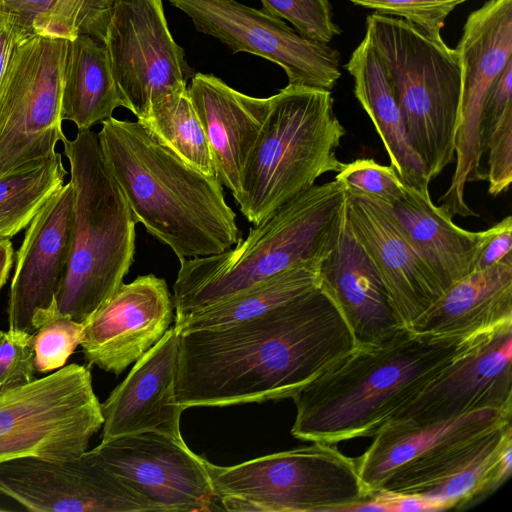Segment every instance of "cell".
<instances>
[{
	"mask_svg": "<svg viewBox=\"0 0 512 512\" xmlns=\"http://www.w3.org/2000/svg\"><path fill=\"white\" fill-rule=\"evenodd\" d=\"M357 345L320 284L252 319L180 333L176 399L185 410L292 398Z\"/></svg>",
	"mask_w": 512,
	"mask_h": 512,
	"instance_id": "cell-1",
	"label": "cell"
},
{
	"mask_svg": "<svg viewBox=\"0 0 512 512\" xmlns=\"http://www.w3.org/2000/svg\"><path fill=\"white\" fill-rule=\"evenodd\" d=\"M472 337L401 327L381 341L358 344L292 396L296 418L291 434L330 445L373 437Z\"/></svg>",
	"mask_w": 512,
	"mask_h": 512,
	"instance_id": "cell-2",
	"label": "cell"
},
{
	"mask_svg": "<svg viewBox=\"0 0 512 512\" xmlns=\"http://www.w3.org/2000/svg\"><path fill=\"white\" fill-rule=\"evenodd\" d=\"M97 133L100 149L133 218L179 261L224 252L242 240L217 176L187 165L138 121L113 116Z\"/></svg>",
	"mask_w": 512,
	"mask_h": 512,
	"instance_id": "cell-3",
	"label": "cell"
},
{
	"mask_svg": "<svg viewBox=\"0 0 512 512\" xmlns=\"http://www.w3.org/2000/svg\"><path fill=\"white\" fill-rule=\"evenodd\" d=\"M345 200L342 182L314 184L250 228L234 248L181 260L173 285L175 321L293 266L322 262L337 242Z\"/></svg>",
	"mask_w": 512,
	"mask_h": 512,
	"instance_id": "cell-4",
	"label": "cell"
},
{
	"mask_svg": "<svg viewBox=\"0 0 512 512\" xmlns=\"http://www.w3.org/2000/svg\"><path fill=\"white\" fill-rule=\"evenodd\" d=\"M73 192L72 247L56 296L58 312L85 323L123 283L134 261L135 226L128 202L102 155L97 133L62 141Z\"/></svg>",
	"mask_w": 512,
	"mask_h": 512,
	"instance_id": "cell-5",
	"label": "cell"
},
{
	"mask_svg": "<svg viewBox=\"0 0 512 512\" xmlns=\"http://www.w3.org/2000/svg\"><path fill=\"white\" fill-rule=\"evenodd\" d=\"M333 103L329 90L290 84L270 97L237 203L248 222L259 224L319 177L343 168L337 149L346 132Z\"/></svg>",
	"mask_w": 512,
	"mask_h": 512,
	"instance_id": "cell-6",
	"label": "cell"
},
{
	"mask_svg": "<svg viewBox=\"0 0 512 512\" xmlns=\"http://www.w3.org/2000/svg\"><path fill=\"white\" fill-rule=\"evenodd\" d=\"M365 36L385 65L407 136L431 181L455 160L459 52L409 21L377 12L367 17Z\"/></svg>",
	"mask_w": 512,
	"mask_h": 512,
	"instance_id": "cell-7",
	"label": "cell"
},
{
	"mask_svg": "<svg viewBox=\"0 0 512 512\" xmlns=\"http://www.w3.org/2000/svg\"><path fill=\"white\" fill-rule=\"evenodd\" d=\"M223 509L238 512H348L371 495L356 458L330 444L273 453L232 466L204 460Z\"/></svg>",
	"mask_w": 512,
	"mask_h": 512,
	"instance_id": "cell-8",
	"label": "cell"
},
{
	"mask_svg": "<svg viewBox=\"0 0 512 512\" xmlns=\"http://www.w3.org/2000/svg\"><path fill=\"white\" fill-rule=\"evenodd\" d=\"M103 422L90 369L63 366L0 396V463L78 457Z\"/></svg>",
	"mask_w": 512,
	"mask_h": 512,
	"instance_id": "cell-9",
	"label": "cell"
},
{
	"mask_svg": "<svg viewBox=\"0 0 512 512\" xmlns=\"http://www.w3.org/2000/svg\"><path fill=\"white\" fill-rule=\"evenodd\" d=\"M68 43L35 34L14 49L0 83V177L53 155L66 137L62 93Z\"/></svg>",
	"mask_w": 512,
	"mask_h": 512,
	"instance_id": "cell-10",
	"label": "cell"
},
{
	"mask_svg": "<svg viewBox=\"0 0 512 512\" xmlns=\"http://www.w3.org/2000/svg\"><path fill=\"white\" fill-rule=\"evenodd\" d=\"M103 43L123 107L137 119L194 75L175 42L163 0H113Z\"/></svg>",
	"mask_w": 512,
	"mask_h": 512,
	"instance_id": "cell-11",
	"label": "cell"
},
{
	"mask_svg": "<svg viewBox=\"0 0 512 512\" xmlns=\"http://www.w3.org/2000/svg\"><path fill=\"white\" fill-rule=\"evenodd\" d=\"M456 49L462 68L460 118L455 137L456 166L438 202L465 213L466 184L481 180L484 150L483 109L488 91L512 61V0H488L471 12Z\"/></svg>",
	"mask_w": 512,
	"mask_h": 512,
	"instance_id": "cell-12",
	"label": "cell"
},
{
	"mask_svg": "<svg viewBox=\"0 0 512 512\" xmlns=\"http://www.w3.org/2000/svg\"><path fill=\"white\" fill-rule=\"evenodd\" d=\"M195 28L225 44L279 65L288 84L329 90L341 76L340 54L301 36L284 20L235 0H169Z\"/></svg>",
	"mask_w": 512,
	"mask_h": 512,
	"instance_id": "cell-13",
	"label": "cell"
},
{
	"mask_svg": "<svg viewBox=\"0 0 512 512\" xmlns=\"http://www.w3.org/2000/svg\"><path fill=\"white\" fill-rule=\"evenodd\" d=\"M0 493L37 512L161 511L92 450L66 460L22 457L1 462Z\"/></svg>",
	"mask_w": 512,
	"mask_h": 512,
	"instance_id": "cell-14",
	"label": "cell"
},
{
	"mask_svg": "<svg viewBox=\"0 0 512 512\" xmlns=\"http://www.w3.org/2000/svg\"><path fill=\"white\" fill-rule=\"evenodd\" d=\"M484 409L512 413V323L473 335L389 422L426 424Z\"/></svg>",
	"mask_w": 512,
	"mask_h": 512,
	"instance_id": "cell-15",
	"label": "cell"
},
{
	"mask_svg": "<svg viewBox=\"0 0 512 512\" xmlns=\"http://www.w3.org/2000/svg\"><path fill=\"white\" fill-rule=\"evenodd\" d=\"M512 472L511 422L445 446L395 470L377 491L418 496L441 510L477 503Z\"/></svg>",
	"mask_w": 512,
	"mask_h": 512,
	"instance_id": "cell-16",
	"label": "cell"
},
{
	"mask_svg": "<svg viewBox=\"0 0 512 512\" xmlns=\"http://www.w3.org/2000/svg\"><path fill=\"white\" fill-rule=\"evenodd\" d=\"M92 451L161 511L217 509L205 458L191 451L183 438L145 431L101 441Z\"/></svg>",
	"mask_w": 512,
	"mask_h": 512,
	"instance_id": "cell-17",
	"label": "cell"
},
{
	"mask_svg": "<svg viewBox=\"0 0 512 512\" xmlns=\"http://www.w3.org/2000/svg\"><path fill=\"white\" fill-rule=\"evenodd\" d=\"M345 217L387 292L399 324L409 328L444 293L399 226L391 206L346 191Z\"/></svg>",
	"mask_w": 512,
	"mask_h": 512,
	"instance_id": "cell-18",
	"label": "cell"
},
{
	"mask_svg": "<svg viewBox=\"0 0 512 512\" xmlns=\"http://www.w3.org/2000/svg\"><path fill=\"white\" fill-rule=\"evenodd\" d=\"M73 192L61 186L34 216L17 252L7 315L10 329L33 334L57 304L72 247Z\"/></svg>",
	"mask_w": 512,
	"mask_h": 512,
	"instance_id": "cell-19",
	"label": "cell"
},
{
	"mask_svg": "<svg viewBox=\"0 0 512 512\" xmlns=\"http://www.w3.org/2000/svg\"><path fill=\"white\" fill-rule=\"evenodd\" d=\"M173 310L165 279L147 274L122 283L85 322V359L119 375L164 336Z\"/></svg>",
	"mask_w": 512,
	"mask_h": 512,
	"instance_id": "cell-20",
	"label": "cell"
},
{
	"mask_svg": "<svg viewBox=\"0 0 512 512\" xmlns=\"http://www.w3.org/2000/svg\"><path fill=\"white\" fill-rule=\"evenodd\" d=\"M178 355L179 334L173 326L101 404L102 441L145 431L183 438L180 418L184 409L175 392Z\"/></svg>",
	"mask_w": 512,
	"mask_h": 512,
	"instance_id": "cell-21",
	"label": "cell"
},
{
	"mask_svg": "<svg viewBox=\"0 0 512 512\" xmlns=\"http://www.w3.org/2000/svg\"><path fill=\"white\" fill-rule=\"evenodd\" d=\"M188 91L209 143L216 176L238 203L243 171L267 117L270 97L246 95L200 72L190 79Z\"/></svg>",
	"mask_w": 512,
	"mask_h": 512,
	"instance_id": "cell-22",
	"label": "cell"
},
{
	"mask_svg": "<svg viewBox=\"0 0 512 512\" xmlns=\"http://www.w3.org/2000/svg\"><path fill=\"white\" fill-rule=\"evenodd\" d=\"M320 284L333 296L358 344L381 341L401 327L385 287L344 216L337 242L320 265Z\"/></svg>",
	"mask_w": 512,
	"mask_h": 512,
	"instance_id": "cell-23",
	"label": "cell"
},
{
	"mask_svg": "<svg viewBox=\"0 0 512 512\" xmlns=\"http://www.w3.org/2000/svg\"><path fill=\"white\" fill-rule=\"evenodd\" d=\"M511 416L512 413L497 409H484L426 424L388 422L376 432L366 451L356 458L361 481L372 495L402 465L509 423Z\"/></svg>",
	"mask_w": 512,
	"mask_h": 512,
	"instance_id": "cell-24",
	"label": "cell"
},
{
	"mask_svg": "<svg viewBox=\"0 0 512 512\" xmlns=\"http://www.w3.org/2000/svg\"><path fill=\"white\" fill-rule=\"evenodd\" d=\"M512 323V253L451 285L409 329L470 336Z\"/></svg>",
	"mask_w": 512,
	"mask_h": 512,
	"instance_id": "cell-25",
	"label": "cell"
},
{
	"mask_svg": "<svg viewBox=\"0 0 512 512\" xmlns=\"http://www.w3.org/2000/svg\"><path fill=\"white\" fill-rule=\"evenodd\" d=\"M404 191L403 198L391 206L392 212L445 292L472 272L480 232L457 226L444 207L432 202L429 193L407 184Z\"/></svg>",
	"mask_w": 512,
	"mask_h": 512,
	"instance_id": "cell-26",
	"label": "cell"
},
{
	"mask_svg": "<svg viewBox=\"0 0 512 512\" xmlns=\"http://www.w3.org/2000/svg\"><path fill=\"white\" fill-rule=\"evenodd\" d=\"M344 67L353 78L354 95L381 138L390 165L405 184L429 193L430 181L407 136L385 65L367 36Z\"/></svg>",
	"mask_w": 512,
	"mask_h": 512,
	"instance_id": "cell-27",
	"label": "cell"
},
{
	"mask_svg": "<svg viewBox=\"0 0 512 512\" xmlns=\"http://www.w3.org/2000/svg\"><path fill=\"white\" fill-rule=\"evenodd\" d=\"M123 107L103 42L79 34L69 40L62 93V118L90 129Z\"/></svg>",
	"mask_w": 512,
	"mask_h": 512,
	"instance_id": "cell-28",
	"label": "cell"
},
{
	"mask_svg": "<svg viewBox=\"0 0 512 512\" xmlns=\"http://www.w3.org/2000/svg\"><path fill=\"white\" fill-rule=\"evenodd\" d=\"M319 261L293 266L226 300L175 321L178 334L237 324L284 304L320 285Z\"/></svg>",
	"mask_w": 512,
	"mask_h": 512,
	"instance_id": "cell-29",
	"label": "cell"
},
{
	"mask_svg": "<svg viewBox=\"0 0 512 512\" xmlns=\"http://www.w3.org/2000/svg\"><path fill=\"white\" fill-rule=\"evenodd\" d=\"M137 121L160 145L192 168L216 176L209 143L188 87L155 101Z\"/></svg>",
	"mask_w": 512,
	"mask_h": 512,
	"instance_id": "cell-30",
	"label": "cell"
},
{
	"mask_svg": "<svg viewBox=\"0 0 512 512\" xmlns=\"http://www.w3.org/2000/svg\"><path fill=\"white\" fill-rule=\"evenodd\" d=\"M66 176L62 155L55 152L0 177V239L26 228Z\"/></svg>",
	"mask_w": 512,
	"mask_h": 512,
	"instance_id": "cell-31",
	"label": "cell"
},
{
	"mask_svg": "<svg viewBox=\"0 0 512 512\" xmlns=\"http://www.w3.org/2000/svg\"><path fill=\"white\" fill-rule=\"evenodd\" d=\"M85 323L58 311L33 333L35 370L47 373L65 366L84 338Z\"/></svg>",
	"mask_w": 512,
	"mask_h": 512,
	"instance_id": "cell-32",
	"label": "cell"
},
{
	"mask_svg": "<svg viewBox=\"0 0 512 512\" xmlns=\"http://www.w3.org/2000/svg\"><path fill=\"white\" fill-rule=\"evenodd\" d=\"M261 10L294 26L304 38L329 43L341 29L333 21L329 0H260Z\"/></svg>",
	"mask_w": 512,
	"mask_h": 512,
	"instance_id": "cell-33",
	"label": "cell"
},
{
	"mask_svg": "<svg viewBox=\"0 0 512 512\" xmlns=\"http://www.w3.org/2000/svg\"><path fill=\"white\" fill-rule=\"evenodd\" d=\"M334 179L342 182L347 192L369 196L390 206L405 194V183L395 169L369 158L344 163Z\"/></svg>",
	"mask_w": 512,
	"mask_h": 512,
	"instance_id": "cell-34",
	"label": "cell"
},
{
	"mask_svg": "<svg viewBox=\"0 0 512 512\" xmlns=\"http://www.w3.org/2000/svg\"><path fill=\"white\" fill-rule=\"evenodd\" d=\"M373 9L379 14L398 16L409 21L437 41H443L441 30L448 15L469 0H347Z\"/></svg>",
	"mask_w": 512,
	"mask_h": 512,
	"instance_id": "cell-35",
	"label": "cell"
},
{
	"mask_svg": "<svg viewBox=\"0 0 512 512\" xmlns=\"http://www.w3.org/2000/svg\"><path fill=\"white\" fill-rule=\"evenodd\" d=\"M33 334L0 331V396L35 380Z\"/></svg>",
	"mask_w": 512,
	"mask_h": 512,
	"instance_id": "cell-36",
	"label": "cell"
},
{
	"mask_svg": "<svg viewBox=\"0 0 512 512\" xmlns=\"http://www.w3.org/2000/svg\"><path fill=\"white\" fill-rule=\"evenodd\" d=\"M484 150H488V192L497 196L512 181V110L486 127Z\"/></svg>",
	"mask_w": 512,
	"mask_h": 512,
	"instance_id": "cell-37",
	"label": "cell"
},
{
	"mask_svg": "<svg viewBox=\"0 0 512 512\" xmlns=\"http://www.w3.org/2000/svg\"><path fill=\"white\" fill-rule=\"evenodd\" d=\"M58 0H0V21L14 26L22 40L41 34Z\"/></svg>",
	"mask_w": 512,
	"mask_h": 512,
	"instance_id": "cell-38",
	"label": "cell"
},
{
	"mask_svg": "<svg viewBox=\"0 0 512 512\" xmlns=\"http://www.w3.org/2000/svg\"><path fill=\"white\" fill-rule=\"evenodd\" d=\"M510 253H512V217L509 215L487 230L480 231L472 271L486 269Z\"/></svg>",
	"mask_w": 512,
	"mask_h": 512,
	"instance_id": "cell-39",
	"label": "cell"
},
{
	"mask_svg": "<svg viewBox=\"0 0 512 512\" xmlns=\"http://www.w3.org/2000/svg\"><path fill=\"white\" fill-rule=\"evenodd\" d=\"M385 492V491H383ZM390 505V512H434L442 511L441 508L433 502L418 496L395 494L385 492Z\"/></svg>",
	"mask_w": 512,
	"mask_h": 512,
	"instance_id": "cell-40",
	"label": "cell"
},
{
	"mask_svg": "<svg viewBox=\"0 0 512 512\" xmlns=\"http://www.w3.org/2000/svg\"><path fill=\"white\" fill-rule=\"evenodd\" d=\"M21 41L23 40L14 26L0 21V83L12 53Z\"/></svg>",
	"mask_w": 512,
	"mask_h": 512,
	"instance_id": "cell-41",
	"label": "cell"
},
{
	"mask_svg": "<svg viewBox=\"0 0 512 512\" xmlns=\"http://www.w3.org/2000/svg\"><path fill=\"white\" fill-rule=\"evenodd\" d=\"M14 250L10 239L0 240V290L5 285L12 264Z\"/></svg>",
	"mask_w": 512,
	"mask_h": 512,
	"instance_id": "cell-42",
	"label": "cell"
},
{
	"mask_svg": "<svg viewBox=\"0 0 512 512\" xmlns=\"http://www.w3.org/2000/svg\"><path fill=\"white\" fill-rule=\"evenodd\" d=\"M0 511H5V509H3V508H0Z\"/></svg>",
	"mask_w": 512,
	"mask_h": 512,
	"instance_id": "cell-43",
	"label": "cell"
},
{
	"mask_svg": "<svg viewBox=\"0 0 512 512\" xmlns=\"http://www.w3.org/2000/svg\"><path fill=\"white\" fill-rule=\"evenodd\" d=\"M0 240H2V239H0ZM3 240H4V239H3Z\"/></svg>",
	"mask_w": 512,
	"mask_h": 512,
	"instance_id": "cell-44",
	"label": "cell"
}]
</instances>
